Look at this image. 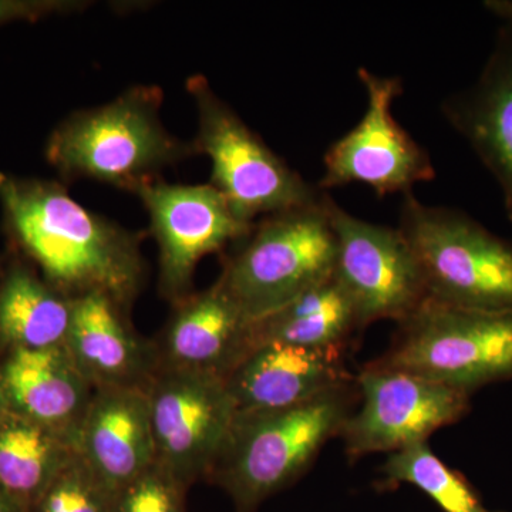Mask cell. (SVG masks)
Masks as SVG:
<instances>
[{"instance_id":"cell-23","label":"cell","mask_w":512,"mask_h":512,"mask_svg":"<svg viewBox=\"0 0 512 512\" xmlns=\"http://www.w3.org/2000/svg\"><path fill=\"white\" fill-rule=\"evenodd\" d=\"M29 512H114V491L77 454Z\"/></svg>"},{"instance_id":"cell-8","label":"cell","mask_w":512,"mask_h":512,"mask_svg":"<svg viewBox=\"0 0 512 512\" xmlns=\"http://www.w3.org/2000/svg\"><path fill=\"white\" fill-rule=\"evenodd\" d=\"M357 76L366 90V113L326 151L319 190L362 183L384 197L397 192L409 194L414 185L434 180L436 170L430 154L392 113L394 100L403 93L402 79L379 76L366 67H360Z\"/></svg>"},{"instance_id":"cell-28","label":"cell","mask_w":512,"mask_h":512,"mask_svg":"<svg viewBox=\"0 0 512 512\" xmlns=\"http://www.w3.org/2000/svg\"><path fill=\"white\" fill-rule=\"evenodd\" d=\"M8 412V402H6L5 387H3L2 373H0V417Z\"/></svg>"},{"instance_id":"cell-27","label":"cell","mask_w":512,"mask_h":512,"mask_svg":"<svg viewBox=\"0 0 512 512\" xmlns=\"http://www.w3.org/2000/svg\"><path fill=\"white\" fill-rule=\"evenodd\" d=\"M0 512H28L0 487Z\"/></svg>"},{"instance_id":"cell-17","label":"cell","mask_w":512,"mask_h":512,"mask_svg":"<svg viewBox=\"0 0 512 512\" xmlns=\"http://www.w3.org/2000/svg\"><path fill=\"white\" fill-rule=\"evenodd\" d=\"M0 373L10 412L79 444L80 427L96 390L66 348L9 350Z\"/></svg>"},{"instance_id":"cell-19","label":"cell","mask_w":512,"mask_h":512,"mask_svg":"<svg viewBox=\"0 0 512 512\" xmlns=\"http://www.w3.org/2000/svg\"><path fill=\"white\" fill-rule=\"evenodd\" d=\"M362 329L355 305L335 274L291 302L252 322V348L285 343L303 348L346 349Z\"/></svg>"},{"instance_id":"cell-11","label":"cell","mask_w":512,"mask_h":512,"mask_svg":"<svg viewBox=\"0 0 512 512\" xmlns=\"http://www.w3.org/2000/svg\"><path fill=\"white\" fill-rule=\"evenodd\" d=\"M147 394L157 463L187 488L210 476L237 417L225 380L157 370Z\"/></svg>"},{"instance_id":"cell-25","label":"cell","mask_w":512,"mask_h":512,"mask_svg":"<svg viewBox=\"0 0 512 512\" xmlns=\"http://www.w3.org/2000/svg\"><path fill=\"white\" fill-rule=\"evenodd\" d=\"M84 2H15V0H0V23L18 18H32L52 12H70L80 10Z\"/></svg>"},{"instance_id":"cell-16","label":"cell","mask_w":512,"mask_h":512,"mask_svg":"<svg viewBox=\"0 0 512 512\" xmlns=\"http://www.w3.org/2000/svg\"><path fill=\"white\" fill-rule=\"evenodd\" d=\"M448 123L461 134L503 194L512 222V26L498 32L477 82L443 103Z\"/></svg>"},{"instance_id":"cell-18","label":"cell","mask_w":512,"mask_h":512,"mask_svg":"<svg viewBox=\"0 0 512 512\" xmlns=\"http://www.w3.org/2000/svg\"><path fill=\"white\" fill-rule=\"evenodd\" d=\"M79 454L111 490L156 461L144 389H99L80 427Z\"/></svg>"},{"instance_id":"cell-26","label":"cell","mask_w":512,"mask_h":512,"mask_svg":"<svg viewBox=\"0 0 512 512\" xmlns=\"http://www.w3.org/2000/svg\"><path fill=\"white\" fill-rule=\"evenodd\" d=\"M484 8L505 25L512 26V0H485Z\"/></svg>"},{"instance_id":"cell-14","label":"cell","mask_w":512,"mask_h":512,"mask_svg":"<svg viewBox=\"0 0 512 512\" xmlns=\"http://www.w3.org/2000/svg\"><path fill=\"white\" fill-rule=\"evenodd\" d=\"M127 312L106 293L73 299L64 348L94 390H147L156 375L154 345L137 335Z\"/></svg>"},{"instance_id":"cell-1","label":"cell","mask_w":512,"mask_h":512,"mask_svg":"<svg viewBox=\"0 0 512 512\" xmlns=\"http://www.w3.org/2000/svg\"><path fill=\"white\" fill-rule=\"evenodd\" d=\"M0 200L20 247L69 298L101 292L130 309L143 288L140 235L87 210L62 184L0 175Z\"/></svg>"},{"instance_id":"cell-12","label":"cell","mask_w":512,"mask_h":512,"mask_svg":"<svg viewBox=\"0 0 512 512\" xmlns=\"http://www.w3.org/2000/svg\"><path fill=\"white\" fill-rule=\"evenodd\" d=\"M336 238L335 276L355 305L360 325L400 323L429 299L419 262L399 228L360 220L328 197Z\"/></svg>"},{"instance_id":"cell-10","label":"cell","mask_w":512,"mask_h":512,"mask_svg":"<svg viewBox=\"0 0 512 512\" xmlns=\"http://www.w3.org/2000/svg\"><path fill=\"white\" fill-rule=\"evenodd\" d=\"M356 383L362 404L339 433L352 460L427 443L431 434L457 423L470 410L471 394L373 363Z\"/></svg>"},{"instance_id":"cell-29","label":"cell","mask_w":512,"mask_h":512,"mask_svg":"<svg viewBox=\"0 0 512 512\" xmlns=\"http://www.w3.org/2000/svg\"><path fill=\"white\" fill-rule=\"evenodd\" d=\"M483 512H490V511L484 510Z\"/></svg>"},{"instance_id":"cell-13","label":"cell","mask_w":512,"mask_h":512,"mask_svg":"<svg viewBox=\"0 0 512 512\" xmlns=\"http://www.w3.org/2000/svg\"><path fill=\"white\" fill-rule=\"evenodd\" d=\"M156 350L157 370L225 377L251 352L252 322L220 279L173 305Z\"/></svg>"},{"instance_id":"cell-3","label":"cell","mask_w":512,"mask_h":512,"mask_svg":"<svg viewBox=\"0 0 512 512\" xmlns=\"http://www.w3.org/2000/svg\"><path fill=\"white\" fill-rule=\"evenodd\" d=\"M359 397L355 377L296 406L237 413L208 478L231 497L235 512H255L295 483L339 436Z\"/></svg>"},{"instance_id":"cell-9","label":"cell","mask_w":512,"mask_h":512,"mask_svg":"<svg viewBox=\"0 0 512 512\" xmlns=\"http://www.w3.org/2000/svg\"><path fill=\"white\" fill-rule=\"evenodd\" d=\"M134 194L150 217L158 247V289L171 305L191 295L202 258L241 241L254 225L239 218L210 183L170 184L157 178Z\"/></svg>"},{"instance_id":"cell-7","label":"cell","mask_w":512,"mask_h":512,"mask_svg":"<svg viewBox=\"0 0 512 512\" xmlns=\"http://www.w3.org/2000/svg\"><path fill=\"white\" fill-rule=\"evenodd\" d=\"M187 90L198 114L194 146L211 160L212 187L224 195L239 218L255 222L279 212L308 207L326 191L312 187L212 90L201 74Z\"/></svg>"},{"instance_id":"cell-4","label":"cell","mask_w":512,"mask_h":512,"mask_svg":"<svg viewBox=\"0 0 512 512\" xmlns=\"http://www.w3.org/2000/svg\"><path fill=\"white\" fill-rule=\"evenodd\" d=\"M399 231L419 262L434 302L470 311L512 313V242L466 212L404 195Z\"/></svg>"},{"instance_id":"cell-20","label":"cell","mask_w":512,"mask_h":512,"mask_svg":"<svg viewBox=\"0 0 512 512\" xmlns=\"http://www.w3.org/2000/svg\"><path fill=\"white\" fill-rule=\"evenodd\" d=\"M77 454L67 434L10 410L0 417V487L28 512Z\"/></svg>"},{"instance_id":"cell-15","label":"cell","mask_w":512,"mask_h":512,"mask_svg":"<svg viewBox=\"0 0 512 512\" xmlns=\"http://www.w3.org/2000/svg\"><path fill=\"white\" fill-rule=\"evenodd\" d=\"M343 352L285 343L255 346L225 377L237 413L286 409L353 382Z\"/></svg>"},{"instance_id":"cell-6","label":"cell","mask_w":512,"mask_h":512,"mask_svg":"<svg viewBox=\"0 0 512 512\" xmlns=\"http://www.w3.org/2000/svg\"><path fill=\"white\" fill-rule=\"evenodd\" d=\"M397 325L392 346L373 365L468 394L512 379V313L470 311L427 299Z\"/></svg>"},{"instance_id":"cell-21","label":"cell","mask_w":512,"mask_h":512,"mask_svg":"<svg viewBox=\"0 0 512 512\" xmlns=\"http://www.w3.org/2000/svg\"><path fill=\"white\" fill-rule=\"evenodd\" d=\"M73 299L15 266L0 286V343L9 350L64 348Z\"/></svg>"},{"instance_id":"cell-22","label":"cell","mask_w":512,"mask_h":512,"mask_svg":"<svg viewBox=\"0 0 512 512\" xmlns=\"http://www.w3.org/2000/svg\"><path fill=\"white\" fill-rule=\"evenodd\" d=\"M384 485L410 484L429 495L444 512H483L480 497L464 476L444 464L427 443L389 454Z\"/></svg>"},{"instance_id":"cell-5","label":"cell","mask_w":512,"mask_h":512,"mask_svg":"<svg viewBox=\"0 0 512 512\" xmlns=\"http://www.w3.org/2000/svg\"><path fill=\"white\" fill-rule=\"evenodd\" d=\"M328 197L259 218L235 242L218 279L249 319L264 318L335 274Z\"/></svg>"},{"instance_id":"cell-2","label":"cell","mask_w":512,"mask_h":512,"mask_svg":"<svg viewBox=\"0 0 512 512\" xmlns=\"http://www.w3.org/2000/svg\"><path fill=\"white\" fill-rule=\"evenodd\" d=\"M163 99L160 87L134 86L109 103L74 111L53 131L47 160L66 180L86 178L134 194L198 154L194 141L165 128Z\"/></svg>"},{"instance_id":"cell-24","label":"cell","mask_w":512,"mask_h":512,"mask_svg":"<svg viewBox=\"0 0 512 512\" xmlns=\"http://www.w3.org/2000/svg\"><path fill=\"white\" fill-rule=\"evenodd\" d=\"M188 488L160 463L114 491V512H187Z\"/></svg>"}]
</instances>
